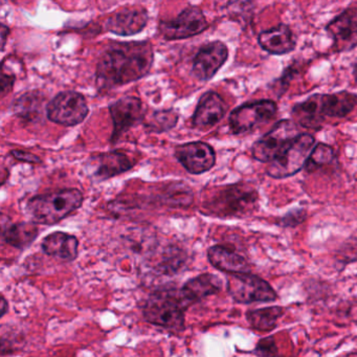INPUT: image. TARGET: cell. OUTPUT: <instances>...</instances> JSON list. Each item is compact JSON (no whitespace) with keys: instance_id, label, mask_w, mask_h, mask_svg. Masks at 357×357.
Segmentation results:
<instances>
[{"instance_id":"28","label":"cell","mask_w":357,"mask_h":357,"mask_svg":"<svg viewBox=\"0 0 357 357\" xmlns=\"http://www.w3.org/2000/svg\"><path fill=\"white\" fill-rule=\"evenodd\" d=\"M333 158V149L326 144H319L313 148L305 167L308 172H312L325 165H329Z\"/></svg>"},{"instance_id":"3","label":"cell","mask_w":357,"mask_h":357,"mask_svg":"<svg viewBox=\"0 0 357 357\" xmlns=\"http://www.w3.org/2000/svg\"><path fill=\"white\" fill-rule=\"evenodd\" d=\"M190 305L181 291L160 290L153 292L144 304V319L164 329L181 331L185 328V311Z\"/></svg>"},{"instance_id":"26","label":"cell","mask_w":357,"mask_h":357,"mask_svg":"<svg viewBox=\"0 0 357 357\" xmlns=\"http://www.w3.org/2000/svg\"><path fill=\"white\" fill-rule=\"evenodd\" d=\"M283 309L281 307H267L248 311L246 319L254 329L261 332H269L277 327L278 319L281 317Z\"/></svg>"},{"instance_id":"19","label":"cell","mask_w":357,"mask_h":357,"mask_svg":"<svg viewBox=\"0 0 357 357\" xmlns=\"http://www.w3.org/2000/svg\"><path fill=\"white\" fill-rule=\"evenodd\" d=\"M259 45L273 55H285L296 47L294 34L285 24H280L259 35Z\"/></svg>"},{"instance_id":"5","label":"cell","mask_w":357,"mask_h":357,"mask_svg":"<svg viewBox=\"0 0 357 357\" xmlns=\"http://www.w3.org/2000/svg\"><path fill=\"white\" fill-rule=\"evenodd\" d=\"M314 137L310 135H298L294 137L275 160L269 162L267 174L273 178H286L296 174L306 165L314 146Z\"/></svg>"},{"instance_id":"11","label":"cell","mask_w":357,"mask_h":357,"mask_svg":"<svg viewBox=\"0 0 357 357\" xmlns=\"http://www.w3.org/2000/svg\"><path fill=\"white\" fill-rule=\"evenodd\" d=\"M174 156L191 174L208 172L216 164V153L212 146L204 142H192L175 147Z\"/></svg>"},{"instance_id":"9","label":"cell","mask_w":357,"mask_h":357,"mask_svg":"<svg viewBox=\"0 0 357 357\" xmlns=\"http://www.w3.org/2000/svg\"><path fill=\"white\" fill-rule=\"evenodd\" d=\"M298 135L296 123L289 120L280 121L268 133L254 144L252 156L259 162H271Z\"/></svg>"},{"instance_id":"34","label":"cell","mask_w":357,"mask_h":357,"mask_svg":"<svg viewBox=\"0 0 357 357\" xmlns=\"http://www.w3.org/2000/svg\"><path fill=\"white\" fill-rule=\"evenodd\" d=\"M355 79H356L357 81V64L356 66H355Z\"/></svg>"},{"instance_id":"20","label":"cell","mask_w":357,"mask_h":357,"mask_svg":"<svg viewBox=\"0 0 357 357\" xmlns=\"http://www.w3.org/2000/svg\"><path fill=\"white\" fill-rule=\"evenodd\" d=\"M208 259L215 268L229 273H250V266L245 258L222 245L208 248Z\"/></svg>"},{"instance_id":"21","label":"cell","mask_w":357,"mask_h":357,"mask_svg":"<svg viewBox=\"0 0 357 357\" xmlns=\"http://www.w3.org/2000/svg\"><path fill=\"white\" fill-rule=\"evenodd\" d=\"M221 288H222V282L217 275L204 273L190 279L181 289H179V291L181 296L192 304L213 294H218Z\"/></svg>"},{"instance_id":"23","label":"cell","mask_w":357,"mask_h":357,"mask_svg":"<svg viewBox=\"0 0 357 357\" xmlns=\"http://www.w3.org/2000/svg\"><path fill=\"white\" fill-rule=\"evenodd\" d=\"M357 104V96L348 91L321 95V107L324 116L344 118L354 109Z\"/></svg>"},{"instance_id":"32","label":"cell","mask_w":357,"mask_h":357,"mask_svg":"<svg viewBox=\"0 0 357 357\" xmlns=\"http://www.w3.org/2000/svg\"><path fill=\"white\" fill-rule=\"evenodd\" d=\"M10 30L9 28H8L7 26H5V24H1V45H3V47H1V50H5V45L6 43H7V37L8 35H9Z\"/></svg>"},{"instance_id":"24","label":"cell","mask_w":357,"mask_h":357,"mask_svg":"<svg viewBox=\"0 0 357 357\" xmlns=\"http://www.w3.org/2000/svg\"><path fill=\"white\" fill-rule=\"evenodd\" d=\"M321 95H314L303 103L294 106L292 116L301 126L306 128H317L321 126L325 116L321 114Z\"/></svg>"},{"instance_id":"13","label":"cell","mask_w":357,"mask_h":357,"mask_svg":"<svg viewBox=\"0 0 357 357\" xmlns=\"http://www.w3.org/2000/svg\"><path fill=\"white\" fill-rule=\"evenodd\" d=\"M229 58V50L220 41L204 45L196 54L192 66V75L199 81H208L222 68Z\"/></svg>"},{"instance_id":"15","label":"cell","mask_w":357,"mask_h":357,"mask_svg":"<svg viewBox=\"0 0 357 357\" xmlns=\"http://www.w3.org/2000/svg\"><path fill=\"white\" fill-rule=\"evenodd\" d=\"M149 15L146 9L137 6L114 12L106 22V29L119 36H132L147 26Z\"/></svg>"},{"instance_id":"1","label":"cell","mask_w":357,"mask_h":357,"mask_svg":"<svg viewBox=\"0 0 357 357\" xmlns=\"http://www.w3.org/2000/svg\"><path fill=\"white\" fill-rule=\"evenodd\" d=\"M153 58V49L147 41L112 45L98 62V85L112 89L135 82L149 74Z\"/></svg>"},{"instance_id":"25","label":"cell","mask_w":357,"mask_h":357,"mask_svg":"<svg viewBox=\"0 0 357 357\" xmlns=\"http://www.w3.org/2000/svg\"><path fill=\"white\" fill-rule=\"evenodd\" d=\"M45 106V98L38 93H24L14 102L13 109L16 116L22 120L34 121L41 116Z\"/></svg>"},{"instance_id":"6","label":"cell","mask_w":357,"mask_h":357,"mask_svg":"<svg viewBox=\"0 0 357 357\" xmlns=\"http://www.w3.org/2000/svg\"><path fill=\"white\" fill-rule=\"evenodd\" d=\"M227 290L240 304L273 302L277 298L275 290L265 280L250 273H231L227 279Z\"/></svg>"},{"instance_id":"12","label":"cell","mask_w":357,"mask_h":357,"mask_svg":"<svg viewBox=\"0 0 357 357\" xmlns=\"http://www.w3.org/2000/svg\"><path fill=\"white\" fill-rule=\"evenodd\" d=\"M109 114L114 123L112 143H116L124 133L143 122V104L137 97H123L109 105Z\"/></svg>"},{"instance_id":"17","label":"cell","mask_w":357,"mask_h":357,"mask_svg":"<svg viewBox=\"0 0 357 357\" xmlns=\"http://www.w3.org/2000/svg\"><path fill=\"white\" fill-rule=\"evenodd\" d=\"M227 112L222 98L214 91H208L200 98L194 112L192 123L197 129H208L218 124Z\"/></svg>"},{"instance_id":"14","label":"cell","mask_w":357,"mask_h":357,"mask_svg":"<svg viewBox=\"0 0 357 357\" xmlns=\"http://www.w3.org/2000/svg\"><path fill=\"white\" fill-rule=\"evenodd\" d=\"M135 162L120 151L105 152L91 156L87 162V171L93 179L105 181L116 175L131 170Z\"/></svg>"},{"instance_id":"22","label":"cell","mask_w":357,"mask_h":357,"mask_svg":"<svg viewBox=\"0 0 357 357\" xmlns=\"http://www.w3.org/2000/svg\"><path fill=\"white\" fill-rule=\"evenodd\" d=\"M39 235L38 227L35 222L13 223L1 220V237L9 245L15 248H24L30 246Z\"/></svg>"},{"instance_id":"7","label":"cell","mask_w":357,"mask_h":357,"mask_svg":"<svg viewBox=\"0 0 357 357\" xmlns=\"http://www.w3.org/2000/svg\"><path fill=\"white\" fill-rule=\"evenodd\" d=\"M47 116L51 122L72 127L81 124L89 114L86 100L76 91H63L47 105Z\"/></svg>"},{"instance_id":"8","label":"cell","mask_w":357,"mask_h":357,"mask_svg":"<svg viewBox=\"0 0 357 357\" xmlns=\"http://www.w3.org/2000/svg\"><path fill=\"white\" fill-rule=\"evenodd\" d=\"M277 105L271 100H261L236 108L229 116V128L234 135L250 132L275 118Z\"/></svg>"},{"instance_id":"27","label":"cell","mask_w":357,"mask_h":357,"mask_svg":"<svg viewBox=\"0 0 357 357\" xmlns=\"http://www.w3.org/2000/svg\"><path fill=\"white\" fill-rule=\"evenodd\" d=\"M179 116L175 110H156L147 118H144L145 128L150 132L162 133L174 128Z\"/></svg>"},{"instance_id":"31","label":"cell","mask_w":357,"mask_h":357,"mask_svg":"<svg viewBox=\"0 0 357 357\" xmlns=\"http://www.w3.org/2000/svg\"><path fill=\"white\" fill-rule=\"evenodd\" d=\"M12 155L20 162H29V164H38L41 162L40 158L35 154L30 153V152L22 151V150H13L11 151Z\"/></svg>"},{"instance_id":"29","label":"cell","mask_w":357,"mask_h":357,"mask_svg":"<svg viewBox=\"0 0 357 357\" xmlns=\"http://www.w3.org/2000/svg\"><path fill=\"white\" fill-rule=\"evenodd\" d=\"M256 353L258 355H264V356L278 354L277 347H275L273 338L266 337L261 340L257 346Z\"/></svg>"},{"instance_id":"33","label":"cell","mask_w":357,"mask_h":357,"mask_svg":"<svg viewBox=\"0 0 357 357\" xmlns=\"http://www.w3.org/2000/svg\"><path fill=\"white\" fill-rule=\"evenodd\" d=\"M8 306H9V305H8L5 296H1V317H3V315H6V313H7Z\"/></svg>"},{"instance_id":"18","label":"cell","mask_w":357,"mask_h":357,"mask_svg":"<svg viewBox=\"0 0 357 357\" xmlns=\"http://www.w3.org/2000/svg\"><path fill=\"white\" fill-rule=\"evenodd\" d=\"M43 252L62 262H73L79 254V240L64 231H55L43 239Z\"/></svg>"},{"instance_id":"4","label":"cell","mask_w":357,"mask_h":357,"mask_svg":"<svg viewBox=\"0 0 357 357\" xmlns=\"http://www.w3.org/2000/svg\"><path fill=\"white\" fill-rule=\"evenodd\" d=\"M258 193L246 183L219 188L204 200L206 213L220 217L242 216L252 212L257 206Z\"/></svg>"},{"instance_id":"16","label":"cell","mask_w":357,"mask_h":357,"mask_svg":"<svg viewBox=\"0 0 357 357\" xmlns=\"http://www.w3.org/2000/svg\"><path fill=\"white\" fill-rule=\"evenodd\" d=\"M327 32L333 39L334 49L337 52H349L357 47V10L349 9L332 20Z\"/></svg>"},{"instance_id":"30","label":"cell","mask_w":357,"mask_h":357,"mask_svg":"<svg viewBox=\"0 0 357 357\" xmlns=\"http://www.w3.org/2000/svg\"><path fill=\"white\" fill-rule=\"evenodd\" d=\"M15 75L6 73L5 70L1 72V79H0V85H1V98L10 93L13 89L14 83H15Z\"/></svg>"},{"instance_id":"2","label":"cell","mask_w":357,"mask_h":357,"mask_svg":"<svg viewBox=\"0 0 357 357\" xmlns=\"http://www.w3.org/2000/svg\"><path fill=\"white\" fill-rule=\"evenodd\" d=\"M84 197L78 189H62L39 194L26 202V212L33 222L54 225L82 206Z\"/></svg>"},{"instance_id":"10","label":"cell","mask_w":357,"mask_h":357,"mask_svg":"<svg viewBox=\"0 0 357 357\" xmlns=\"http://www.w3.org/2000/svg\"><path fill=\"white\" fill-rule=\"evenodd\" d=\"M208 26L202 10L190 7L183 10L174 20L160 22V32L166 40H181L202 34Z\"/></svg>"}]
</instances>
